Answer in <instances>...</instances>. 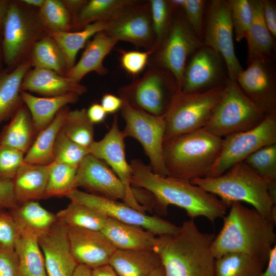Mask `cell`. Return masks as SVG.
Returning a JSON list of instances; mask_svg holds the SVG:
<instances>
[{
  "label": "cell",
  "mask_w": 276,
  "mask_h": 276,
  "mask_svg": "<svg viewBox=\"0 0 276 276\" xmlns=\"http://www.w3.org/2000/svg\"><path fill=\"white\" fill-rule=\"evenodd\" d=\"M251 2L253 17L245 37L248 47L247 63L259 58L275 59V39L265 22L262 0H251Z\"/></svg>",
  "instance_id": "obj_29"
},
{
  "label": "cell",
  "mask_w": 276,
  "mask_h": 276,
  "mask_svg": "<svg viewBox=\"0 0 276 276\" xmlns=\"http://www.w3.org/2000/svg\"><path fill=\"white\" fill-rule=\"evenodd\" d=\"M48 175L49 165L24 163L12 180L17 204L45 199Z\"/></svg>",
  "instance_id": "obj_24"
},
{
  "label": "cell",
  "mask_w": 276,
  "mask_h": 276,
  "mask_svg": "<svg viewBox=\"0 0 276 276\" xmlns=\"http://www.w3.org/2000/svg\"><path fill=\"white\" fill-rule=\"evenodd\" d=\"M21 232L9 210H0V244L13 247Z\"/></svg>",
  "instance_id": "obj_48"
},
{
  "label": "cell",
  "mask_w": 276,
  "mask_h": 276,
  "mask_svg": "<svg viewBox=\"0 0 276 276\" xmlns=\"http://www.w3.org/2000/svg\"><path fill=\"white\" fill-rule=\"evenodd\" d=\"M39 15L45 32L73 30L75 18L62 0H45Z\"/></svg>",
  "instance_id": "obj_41"
},
{
  "label": "cell",
  "mask_w": 276,
  "mask_h": 276,
  "mask_svg": "<svg viewBox=\"0 0 276 276\" xmlns=\"http://www.w3.org/2000/svg\"><path fill=\"white\" fill-rule=\"evenodd\" d=\"M48 276H73L78 264L70 248L66 226L58 221L38 238Z\"/></svg>",
  "instance_id": "obj_21"
},
{
  "label": "cell",
  "mask_w": 276,
  "mask_h": 276,
  "mask_svg": "<svg viewBox=\"0 0 276 276\" xmlns=\"http://www.w3.org/2000/svg\"><path fill=\"white\" fill-rule=\"evenodd\" d=\"M261 276H276V245L271 249L265 269Z\"/></svg>",
  "instance_id": "obj_55"
},
{
  "label": "cell",
  "mask_w": 276,
  "mask_h": 276,
  "mask_svg": "<svg viewBox=\"0 0 276 276\" xmlns=\"http://www.w3.org/2000/svg\"><path fill=\"white\" fill-rule=\"evenodd\" d=\"M73 276H93L92 269L83 265H78Z\"/></svg>",
  "instance_id": "obj_59"
},
{
  "label": "cell",
  "mask_w": 276,
  "mask_h": 276,
  "mask_svg": "<svg viewBox=\"0 0 276 276\" xmlns=\"http://www.w3.org/2000/svg\"><path fill=\"white\" fill-rule=\"evenodd\" d=\"M108 22H96L79 31L46 32L60 47L65 59L68 71L76 63L77 55L89 39L97 33L105 31ZM68 72V71H67Z\"/></svg>",
  "instance_id": "obj_35"
},
{
  "label": "cell",
  "mask_w": 276,
  "mask_h": 276,
  "mask_svg": "<svg viewBox=\"0 0 276 276\" xmlns=\"http://www.w3.org/2000/svg\"><path fill=\"white\" fill-rule=\"evenodd\" d=\"M66 197L71 201L86 205L98 210L107 217L141 227L155 236L174 234L179 229V226L169 221L159 217L148 215L124 202H119L82 191L78 188L73 189Z\"/></svg>",
  "instance_id": "obj_14"
},
{
  "label": "cell",
  "mask_w": 276,
  "mask_h": 276,
  "mask_svg": "<svg viewBox=\"0 0 276 276\" xmlns=\"http://www.w3.org/2000/svg\"><path fill=\"white\" fill-rule=\"evenodd\" d=\"M223 137L201 128L164 141L167 176L185 180L207 176L218 157Z\"/></svg>",
  "instance_id": "obj_4"
},
{
  "label": "cell",
  "mask_w": 276,
  "mask_h": 276,
  "mask_svg": "<svg viewBox=\"0 0 276 276\" xmlns=\"http://www.w3.org/2000/svg\"><path fill=\"white\" fill-rule=\"evenodd\" d=\"M24 104L28 109L36 135L47 127L57 113L69 104L76 103L79 96L70 93L55 97H36L21 90Z\"/></svg>",
  "instance_id": "obj_26"
},
{
  "label": "cell",
  "mask_w": 276,
  "mask_h": 276,
  "mask_svg": "<svg viewBox=\"0 0 276 276\" xmlns=\"http://www.w3.org/2000/svg\"><path fill=\"white\" fill-rule=\"evenodd\" d=\"M224 87L197 93H187L178 89L173 96L164 115V141L203 128L220 100Z\"/></svg>",
  "instance_id": "obj_7"
},
{
  "label": "cell",
  "mask_w": 276,
  "mask_h": 276,
  "mask_svg": "<svg viewBox=\"0 0 276 276\" xmlns=\"http://www.w3.org/2000/svg\"><path fill=\"white\" fill-rule=\"evenodd\" d=\"M273 144H276V113L267 115L251 129L224 137L219 155L206 177L221 175L258 149Z\"/></svg>",
  "instance_id": "obj_11"
},
{
  "label": "cell",
  "mask_w": 276,
  "mask_h": 276,
  "mask_svg": "<svg viewBox=\"0 0 276 276\" xmlns=\"http://www.w3.org/2000/svg\"><path fill=\"white\" fill-rule=\"evenodd\" d=\"M78 167L53 161L49 164L45 199L66 196L74 189Z\"/></svg>",
  "instance_id": "obj_42"
},
{
  "label": "cell",
  "mask_w": 276,
  "mask_h": 276,
  "mask_svg": "<svg viewBox=\"0 0 276 276\" xmlns=\"http://www.w3.org/2000/svg\"><path fill=\"white\" fill-rule=\"evenodd\" d=\"M120 109L125 126L122 131L125 137L137 140L149 158L152 172L165 177L167 172L163 156L165 132L164 116H156L134 108L123 100Z\"/></svg>",
  "instance_id": "obj_10"
},
{
  "label": "cell",
  "mask_w": 276,
  "mask_h": 276,
  "mask_svg": "<svg viewBox=\"0 0 276 276\" xmlns=\"http://www.w3.org/2000/svg\"><path fill=\"white\" fill-rule=\"evenodd\" d=\"M36 136L30 113L24 104L0 132V145L15 148L26 154Z\"/></svg>",
  "instance_id": "obj_31"
},
{
  "label": "cell",
  "mask_w": 276,
  "mask_h": 276,
  "mask_svg": "<svg viewBox=\"0 0 276 276\" xmlns=\"http://www.w3.org/2000/svg\"><path fill=\"white\" fill-rule=\"evenodd\" d=\"M10 1L11 0H0V31L2 32L9 9Z\"/></svg>",
  "instance_id": "obj_58"
},
{
  "label": "cell",
  "mask_w": 276,
  "mask_h": 276,
  "mask_svg": "<svg viewBox=\"0 0 276 276\" xmlns=\"http://www.w3.org/2000/svg\"><path fill=\"white\" fill-rule=\"evenodd\" d=\"M125 137L119 128L118 118L115 114L109 131L101 140L94 141L90 146V154L105 162L122 181L127 194L125 203L145 213L147 210L136 201L133 195L132 169L126 158Z\"/></svg>",
  "instance_id": "obj_18"
},
{
  "label": "cell",
  "mask_w": 276,
  "mask_h": 276,
  "mask_svg": "<svg viewBox=\"0 0 276 276\" xmlns=\"http://www.w3.org/2000/svg\"><path fill=\"white\" fill-rule=\"evenodd\" d=\"M229 80L223 57L202 44L187 61L180 89L187 93L202 92L225 86Z\"/></svg>",
  "instance_id": "obj_15"
},
{
  "label": "cell",
  "mask_w": 276,
  "mask_h": 276,
  "mask_svg": "<svg viewBox=\"0 0 276 276\" xmlns=\"http://www.w3.org/2000/svg\"><path fill=\"white\" fill-rule=\"evenodd\" d=\"M247 64L238 74L237 83L265 115L276 113L275 59L259 58Z\"/></svg>",
  "instance_id": "obj_16"
},
{
  "label": "cell",
  "mask_w": 276,
  "mask_h": 276,
  "mask_svg": "<svg viewBox=\"0 0 276 276\" xmlns=\"http://www.w3.org/2000/svg\"><path fill=\"white\" fill-rule=\"evenodd\" d=\"M69 110L67 106L62 108L52 122L37 134L25 155L24 163L48 165L54 161L55 141Z\"/></svg>",
  "instance_id": "obj_32"
},
{
  "label": "cell",
  "mask_w": 276,
  "mask_h": 276,
  "mask_svg": "<svg viewBox=\"0 0 276 276\" xmlns=\"http://www.w3.org/2000/svg\"><path fill=\"white\" fill-rule=\"evenodd\" d=\"M202 43L224 58L231 80L236 81L243 69L236 56L234 30L227 0L206 1Z\"/></svg>",
  "instance_id": "obj_12"
},
{
  "label": "cell",
  "mask_w": 276,
  "mask_h": 276,
  "mask_svg": "<svg viewBox=\"0 0 276 276\" xmlns=\"http://www.w3.org/2000/svg\"><path fill=\"white\" fill-rule=\"evenodd\" d=\"M182 10L190 27L202 42L206 1L174 0Z\"/></svg>",
  "instance_id": "obj_46"
},
{
  "label": "cell",
  "mask_w": 276,
  "mask_h": 276,
  "mask_svg": "<svg viewBox=\"0 0 276 276\" xmlns=\"http://www.w3.org/2000/svg\"><path fill=\"white\" fill-rule=\"evenodd\" d=\"M263 18L266 26L276 40V2L273 0H262Z\"/></svg>",
  "instance_id": "obj_52"
},
{
  "label": "cell",
  "mask_w": 276,
  "mask_h": 276,
  "mask_svg": "<svg viewBox=\"0 0 276 276\" xmlns=\"http://www.w3.org/2000/svg\"><path fill=\"white\" fill-rule=\"evenodd\" d=\"M20 90L44 97H55L73 93L79 96L87 91L84 85L55 72L43 68H30L24 76Z\"/></svg>",
  "instance_id": "obj_22"
},
{
  "label": "cell",
  "mask_w": 276,
  "mask_h": 276,
  "mask_svg": "<svg viewBox=\"0 0 276 276\" xmlns=\"http://www.w3.org/2000/svg\"><path fill=\"white\" fill-rule=\"evenodd\" d=\"M229 208L228 214L223 217L222 227L212 244L216 259L238 252L268 261L275 245L276 221L239 202L232 203Z\"/></svg>",
  "instance_id": "obj_3"
},
{
  "label": "cell",
  "mask_w": 276,
  "mask_h": 276,
  "mask_svg": "<svg viewBox=\"0 0 276 276\" xmlns=\"http://www.w3.org/2000/svg\"><path fill=\"white\" fill-rule=\"evenodd\" d=\"M25 155L15 148L0 145V180L13 179L24 163Z\"/></svg>",
  "instance_id": "obj_47"
},
{
  "label": "cell",
  "mask_w": 276,
  "mask_h": 276,
  "mask_svg": "<svg viewBox=\"0 0 276 276\" xmlns=\"http://www.w3.org/2000/svg\"><path fill=\"white\" fill-rule=\"evenodd\" d=\"M190 182L219 196L228 208L233 202H245L276 221V202L270 195L269 185L244 162L221 175L195 178Z\"/></svg>",
  "instance_id": "obj_5"
},
{
  "label": "cell",
  "mask_w": 276,
  "mask_h": 276,
  "mask_svg": "<svg viewBox=\"0 0 276 276\" xmlns=\"http://www.w3.org/2000/svg\"><path fill=\"white\" fill-rule=\"evenodd\" d=\"M120 61L122 67L129 74L135 76L142 72L146 66L151 51H121Z\"/></svg>",
  "instance_id": "obj_49"
},
{
  "label": "cell",
  "mask_w": 276,
  "mask_h": 276,
  "mask_svg": "<svg viewBox=\"0 0 276 276\" xmlns=\"http://www.w3.org/2000/svg\"><path fill=\"white\" fill-rule=\"evenodd\" d=\"M202 45L201 41L192 30L179 7L166 36L151 55V63L169 71L175 78L180 89L187 61Z\"/></svg>",
  "instance_id": "obj_13"
},
{
  "label": "cell",
  "mask_w": 276,
  "mask_h": 276,
  "mask_svg": "<svg viewBox=\"0 0 276 276\" xmlns=\"http://www.w3.org/2000/svg\"><path fill=\"white\" fill-rule=\"evenodd\" d=\"M270 186V194L276 196V144L263 147L243 161Z\"/></svg>",
  "instance_id": "obj_39"
},
{
  "label": "cell",
  "mask_w": 276,
  "mask_h": 276,
  "mask_svg": "<svg viewBox=\"0 0 276 276\" xmlns=\"http://www.w3.org/2000/svg\"><path fill=\"white\" fill-rule=\"evenodd\" d=\"M3 54L2 51L1 47L0 45V70L3 68Z\"/></svg>",
  "instance_id": "obj_62"
},
{
  "label": "cell",
  "mask_w": 276,
  "mask_h": 276,
  "mask_svg": "<svg viewBox=\"0 0 276 276\" xmlns=\"http://www.w3.org/2000/svg\"><path fill=\"white\" fill-rule=\"evenodd\" d=\"M26 5L39 9L43 4L45 0H21Z\"/></svg>",
  "instance_id": "obj_60"
},
{
  "label": "cell",
  "mask_w": 276,
  "mask_h": 276,
  "mask_svg": "<svg viewBox=\"0 0 276 276\" xmlns=\"http://www.w3.org/2000/svg\"><path fill=\"white\" fill-rule=\"evenodd\" d=\"M178 89L177 82L169 71L151 63L141 77L119 88L118 93L132 107L162 116Z\"/></svg>",
  "instance_id": "obj_8"
},
{
  "label": "cell",
  "mask_w": 276,
  "mask_h": 276,
  "mask_svg": "<svg viewBox=\"0 0 276 276\" xmlns=\"http://www.w3.org/2000/svg\"><path fill=\"white\" fill-rule=\"evenodd\" d=\"M29 59L33 67L46 68L65 76L68 70L64 54L56 41L47 34L34 45Z\"/></svg>",
  "instance_id": "obj_37"
},
{
  "label": "cell",
  "mask_w": 276,
  "mask_h": 276,
  "mask_svg": "<svg viewBox=\"0 0 276 276\" xmlns=\"http://www.w3.org/2000/svg\"><path fill=\"white\" fill-rule=\"evenodd\" d=\"M78 187L108 199L124 202L126 199V189L119 177L105 162L90 154L78 167L74 188Z\"/></svg>",
  "instance_id": "obj_19"
},
{
  "label": "cell",
  "mask_w": 276,
  "mask_h": 276,
  "mask_svg": "<svg viewBox=\"0 0 276 276\" xmlns=\"http://www.w3.org/2000/svg\"><path fill=\"white\" fill-rule=\"evenodd\" d=\"M108 264L120 276H149L162 266L158 255L153 250L117 249Z\"/></svg>",
  "instance_id": "obj_28"
},
{
  "label": "cell",
  "mask_w": 276,
  "mask_h": 276,
  "mask_svg": "<svg viewBox=\"0 0 276 276\" xmlns=\"http://www.w3.org/2000/svg\"><path fill=\"white\" fill-rule=\"evenodd\" d=\"M12 180H0V210H11L17 206Z\"/></svg>",
  "instance_id": "obj_51"
},
{
  "label": "cell",
  "mask_w": 276,
  "mask_h": 276,
  "mask_svg": "<svg viewBox=\"0 0 276 276\" xmlns=\"http://www.w3.org/2000/svg\"><path fill=\"white\" fill-rule=\"evenodd\" d=\"M149 276H165L162 266L155 269Z\"/></svg>",
  "instance_id": "obj_61"
},
{
  "label": "cell",
  "mask_w": 276,
  "mask_h": 276,
  "mask_svg": "<svg viewBox=\"0 0 276 276\" xmlns=\"http://www.w3.org/2000/svg\"><path fill=\"white\" fill-rule=\"evenodd\" d=\"M93 276H120L108 264L92 269Z\"/></svg>",
  "instance_id": "obj_57"
},
{
  "label": "cell",
  "mask_w": 276,
  "mask_h": 276,
  "mask_svg": "<svg viewBox=\"0 0 276 276\" xmlns=\"http://www.w3.org/2000/svg\"><path fill=\"white\" fill-rule=\"evenodd\" d=\"M100 104L106 113L113 114L121 109L123 100L120 97L105 94L101 98Z\"/></svg>",
  "instance_id": "obj_53"
},
{
  "label": "cell",
  "mask_w": 276,
  "mask_h": 276,
  "mask_svg": "<svg viewBox=\"0 0 276 276\" xmlns=\"http://www.w3.org/2000/svg\"><path fill=\"white\" fill-rule=\"evenodd\" d=\"M45 34L39 9L11 0L1 44L6 67L12 70L29 59L35 43Z\"/></svg>",
  "instance_id": "obj_6"
},
{
  "label": "cell",
  "mask_w": 276,
  "mask_h": 276,
  "mask_svg": "<svg viewBox=\"0 0 276 276\" xmlns=\"http://www.w3.org/2000/svg\"><path fill=\"white\" fill-rule=\"evenodd\" d=\"M215 237L201 232L193 219L184 221L176 233L156 237L153 250L165 276H216L211 247Z\"/></svg>",
  "instance_id": "obj_2"
},
{
  "label": "cell",
  "mask_w": 276,
  "mask_h": 276,
  "mask_svg": "<svg viewBox=\"0 0 276 276\" xmlns=\"http://www.w3.org/2000/svg\"><path fill=\"white\" fill-rule=\"evenodd\" d=\"M62 2L74 16L75 20L77 14L87 2V0H62Z\"/></svg>",
  "instance_id": "obj_56"
},
{
  "label": "cell",
  "mask_w": 276,
  "mask_h": 276,
  "mask_svg": "<svg viewBox=\"0 0 276 276\" xmlns=\"http://www.w3.org/2000/svg\"><path fill=\"white\" fill-rule=\"evenodd\" d=\"M267 261L238 252L216 259V276H261Z\"/></svg>",
  "instance_id": "obj_36"
},
{
  "label": "cell",
  "mask_w": 276,
  "mask_h": 276,
  "mask_svg": "<svg viewBox=\"0 0 276 276\" xmlns=\"http://www.w3.org/2000/svg\"><path fill=\"white\" fill-rule=\"evenodd\" d=\"M57 220L66 226L101 231L108 217L86 205L71 201L64 209L56 214Z\"/></svg>",
  "instance_id": "obj_38"
},
{
  "label": "cell",
  "mask_w": 276,
  "mask_h": 276,
  "mask_svg": "<svg viewBox=\"0 0 276 276\" xmlns=\"http://www.w3.org/2000/svg\"><path fill=\"white\" fill-rule=\"evenodd\" d=\"M137 0H90L77 14L73 31H79L96 22H109Z\"/></svg>",
  "instance_id": "obj_33"
},
{
  "label": "cell",
  "mask_w": 276,
  "mask_h": 276,
  "mask_svg": "<svg viewBox=\"0 0 276 276\" xmlns=\"http://www.w3.org/2000/svg\"><path fill=\"white\" fill-rule=\"evenodd\" d=\"M32 67L28 59L14 69L0 70V125L10 119L24 103L20 94L24 76Z\"/></svg>",
  "instance_id": "obj_27"
},
{
  "label": "cell",
  "mask_w": 276,
  "mask_h": 276,
  "mask_svg": "<svg viewBox=\"0 0 276 276\" xmlns=\"http://www.w3.org/2000/svg\"><path fill=\"white\" fill-rule=\"evenodd\" d=\"M94 125L87 116L86 109L82 108L70 110L61 128L72 141L84 147L89 148L95 141Z\"/></svg>",
  "instance_id": "obj_40"
},
{
  "label": "cell",
  "mask_w": 276,
  "mask_h": 276,
  "mask_svg": "<svg viewBox=\"0 0 276 276\" xmlns=\"http://www.w3.org/2000/svg\"><path fill=\"white\" fill-rule=\"evenodd\" d=\"M72 256L91 269L108 264L116 248L101 231L66 226Z\"/></svg>",
  "instance_id": "obj_20"
},
{
  "label": "cell",
  "mask_w": 276,
  "mask_h": 276,
  "mask_svg": "<svg viewBox=\"0 0 276 276\" xmlns=\"http://www.w3.org/2000/svg\"><path fill=\"white\" fill-rule=\"evenodd\" d=\"M89 154V148L84 147L72 141L61 128L54 145V161L78 167Z\"/></svg>",
  "instance_id": "obj_44"
},
{
  "label": "cell",
  "mask_w": 276,
  "mask_h": 276,
  "mask_svg": "<svg viewBox=\"0 0 276 276\" xmlns=\"http://www.w3.org/2000/svg\"><path fill=\"white\" fill-rule=\"evenodd\" d=\"M21 233L38 238L47 233L57 221L56 214L43 208L38 201H30L9 210Z\"/></svg>",
  "instance_id": "obj_30"
},
{
  "label": "cell",
  "mask_w": 276,
  "mask_h": 276,
  "mask_svg": "<svg viewBox=\"0 0 276 276\" xmlns=\"http://www.w3.org/2000/svg\"><path fill=\"white\" fill-rule=\"evenodd\" d=\"M266 116L243 93L237 82L229 80L203 128L223 137L255 127Z\"/></svg>",
  "instance_id": "obj_9"
},
{
  "label": "cell",
  "mask_w": 276,
  "mask_h": 276,
  "mask_svg": "<svg viewBox=\"0 0 276 276\" xmlns=\"http://www.w3.org/2000/svg\"><path fill=\"white\" fill-rule=\"evenodd\" d=\"M118 41L104 31L97 33L87 42L80 59L65 76L80 83L86 75L92 72L100 76L106 75L108 70L103 65V60Z\"/></svg>",
  "instance_id": "obj_23"
},
{
  "label": "cell",
  "mask_w": 276,
  "mask_h": 276,
  "mask_svg": "<svg viewBox=\"0 0 276 276\" xmlns=\"http://www.w3.org/2000/svg\"><path fill=\"white\" fill-rule=\"evenodd\" d=\"M14 249L21 276H48L38 237L29 233H21Z\"/></svg>",
  "instance_id": "obj_34"
},
{
  "label": "cell",
  "mask_w": 276,
  "mask_h": 276,
  "mask_svg": "<svg viewBox=\"0 0 276 276\" xmlns=\"http://www.w3.org/2000/svg\"><path fill=\"white\" fill-rule=\"evenodd\" d=\"M2 41V32L0 31V45Z\"/></svg>",
  "instance_id": "obj_63"
},
{
  "label": "cell",
  "mask_w": 276,
  "mask_h": 276,
  "mask_svg": "<svg viewBox=\"0 0 276 276\" xmlns=\"http://www.w3.org/2000/svg\"><path fill=\"white\" fill-rule=\"evenodd\" d=\"M0 276H21L17 256L14 248L1 244Z\"/></svg>",
  "instance_id": "obj_50"
},
{
  "label": "cell",
  "mask_w": 276,
  "mask_h": 276,
  "mask_svg": "<svg viewBox=\"0 0 276 276\" xmlns=\"http://www.w3.org/2000/svg\"><path fill=\"white\" fill-rule=\"evenodd\" d=\"M227 2L235 39L240 41L245 38L252 20L251 0H227Z\"/></svg>",
  "instance_id": "obj_45"
},
{
  "label": "cell",
  "mask_w": 276,
  "mask_h": 276,
  "mask_svg": "<svg viewBox=\"0 0 276 276\" xmlns=\"http://www.w3.org/2000/svg\"><path fill=\"white\" fill-rule=\"evenodd\" d=\"M86 112L89 120L94 124L103 122L107 114L101 104L98 103H93L86 109Z\"/></svg>",
  "instance_id": "obj_54"
},
{
  "label": "cell",
  "mask_w": 276,
  "mask_h": 276,
  "mask_svg": "<svg viewBox=\"0 0 276 276\" xmlns=\"http://www.w3.org/2000/svg\"><path fill=\"white\" fill-rule=\"evenodd\" d=\"M101 231L118 249L153 250L156 242L152 233L109 217Z\"/></svg>",
  "instance_id": "obj_25"
},
{
  "label": "cell",
  "mask_w": 276,
  "mask_h": 276,
  "mask_svg": "<svg viewBox=\"0 0 276 276\" xmlns=\"http://www.w3.org/2000/svg\"><path fill=\"white\" fill-rule=\"evenodd\" d=\"M149 2L155 37L154 53L166 36L179 7L174 0H150Z\"/></svg>",
  "instance_id": "obj_43"
},
{
  "label": "cell",
  "mask_w": 276,
  "mask_h": 276,
  "mask_svg": "<svg viewBox=\"0 0 276 276\" xmlns=\"http://www.w3.org/2000/svg\"><path fill=\"white\" fill-rule=\"evenodd\" d=\"M104 31L119 41L130 42L153 54L155 37L149 1H140L126 9L108 22Z\"/></svg>",
  "instance_id": "obj_17"
},
{
  "label": "cell",
  "mask_w": 276,
  "mask_h": 276,
  "mask_svg": "<svg viewBox=\"0 0 276 276\" xmlns=\"http://www.w3.org/2000/svg\"><path fill=\"white\" fill-rule=\"evenodd\" d=\"M130 165L131 186L151 193L158 204L160 215H166L171 204L184 209L193 219L203 216L214 223L225 215L228 208L224 202L190 181L156 175L139 159H133Z\"/></svg>",
  "instance_id": "obj_1"
}]
</instances>
